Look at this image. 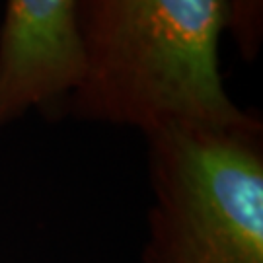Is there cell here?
<instances>
[{"mask_svg":"<svg viewBox=\"0 0 263 263\" xmlns=\"http://www.w3.org/2000/svg\"><path fill=\"white\" fill-rule=\"evenodd\" d=\"M228 0H78L84 72L61 117L133 127L246 121L226 92Z\"/></svg>","mask_w":263,"mask_h":263,"instance_id":"obj_1","label":"cell"},{"mask_svg":"<svg viewBox=\"0 0 263 263\" xmlns=\"http://www.w3.org/2000/svg\"><path fill=\"white\" fill-rule=\"evenodd\" d=\"M152 205L142 263H263V123L144 133Z\"/></svg>","mask_w":263,"mask_h":263,"instance_id":"obj_2","label":"cell"},{"mask_svg":"<svg viewBox=\"0 0 263 263\" xmlns=\"http://www.w3.org/2000/svg\"><path fill=\"white\" fill-rule=\"evenodd\" d=\"M82 72L78 0H6L0 22V129L31 111L59 119Z\"/></svg>","mask_w":263,"mask_h":263,"instance_id":"obj_3","label":"cell"},{"mask_svg":"<svg viewBox=\"0 0 263 263\" xmlns=\"http://www.w3.org/2000/svg\"><path fill=\"white\" fill-rule=\"evenodd\" d=\"M228 31L246 63L259 57L263 43V0H228Z\"/></svg>","mask_w":263,"mask_h":263,"instance_id":"obj_4","label":"cell"}]
</instances>
